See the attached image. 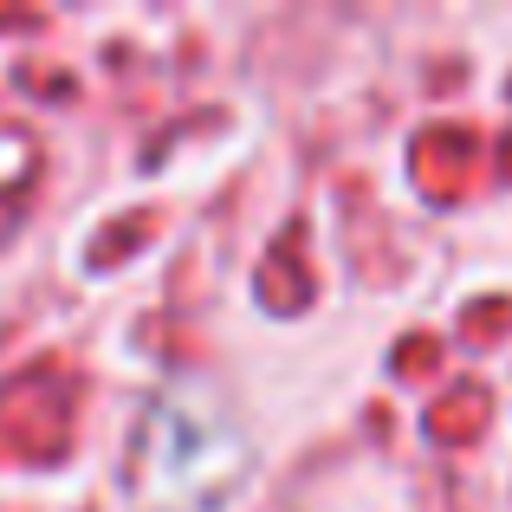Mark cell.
Returning <instances> with one entry per match:
<instances>
[{
  "instance_id": "cell-1",
  "label": "cell",
  "mask_w": 512,
  "mask_h": 512,
  "mask_svg": "<svg viewBox=\"0 0 512 512\" xmlns=\"http://www.w3.org/2000/svg\"><path fill=\"white\" fill-rule=\"evenodd\" d=\"M253 448L221 396L201 376H169L137 422L130 487L143 512H201L221 506L247 480Z\"/></svg>"
},
{
  "instance_id": "cell-2",
  "label": "cell",
  "mask_w": 512,
  "mask_h": 512,
  "mask_svg": "<svg viewBox=\"0 0 512 512\" xmlns=\"http://www.w3.org/2000/svg\"><path fill=\"white\" fill-rule=\"evenodd\" d=\"M33 175H39V143L26 137V130H7L0 124V201H20L26 188H33Z\"/></svg>"
}]
</instances>
